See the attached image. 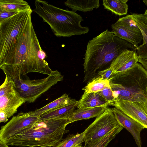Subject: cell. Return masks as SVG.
Wrapping results in <instances>:
<instances>
[{"label":"cell","mask_w":147,"mask_h":147,"mask_svg":"<svg viewBox=\"0 0 147 147\" xmlns=\"http://www.w3.org/2000/svg\"><path fill=\"white\" fill-rule=\"evenodd\" d=\"M47 57L34 29L31 14L18 36L14 49L0 62V68L14 82L30 73L49 75L53 71L45 59Z\"/></svg>","instance_id":"cell-1"},{"label":"cell","mask_w":147,"mask_h":147,"mask_svg":"<svg viewBox=\"0 0 147 147\" xmlns=\"http://www.w3.org/2000/svg\"><path fill=\"white\" fill-rule=\"evenodd\" d=\"M138 47L106 29L88 43L84 58V82L88 83L96 78L97 71L109 67L125 50L136 51Z\"/></svg>","instance_id":"cell-2"},{"label":"cell","mask_w":147,"mask_h":147,"mask_svg":"<svg viewBox=\"0 0 147 147\" xmlns=\"http://www.w3.org/2000/svg\"><path fill=\"white\" fill-rule=\"evenodd\" d=\"M69 123L65 119L39 120L11 137L6 143L20 147H54L62 140Z\"/></svg>","instance_id":"cell-3"},{"label":"cell","mask_w":147,"mask_h":147,"mask_svg":"<svg viewBox=\"0 0 147 147\" xmlns=\"http://www.w3.org/2000/svg\"><path fill=\"white\" fill-rule=\"evenodd\" d=\"M34 5L33 11L50 26L57 37L80 35L89 31L88 27L82 26L83 20L74 11L59 8L45 1L35 0Z\"/></svg>","instance_id":"cell-4"},{"label":"cell","mask_w":147,"mask_h":147,"mask_svg":"<svg viewBox=\"0 0 147 147\" xmlns=\"http://www.w3.org/2000/svg\"><path fill=\"white\" fill-rule=\"evenodd\" d=\"M109 80L115 102L147 103V71L141 64L138 63L127 71L113 75Z\"/></svg>","instance_id":"cell-5"},{"label":"cell","mask_w":147,"mask_h":147,"mask_svg":"<svg viewBox=\"0 0 147 147\" xmlns=\"http://www.w3.org/2000/svg\"><path fill=\"white\" fill-rule=\"evenodd\" d=\"M32 11L30 9L20 12L0 22V62L14 49L18 36Z\"/></svg>","instance_id":"cell-6"},{"label":"cell","mask_w":147,"mask_h":147,"mask_svg":"<svg viewBox=\"0 0 147 147\" xmlns=\"http://www.w3.org/2000/svg\"><path fill=\"white\" fill-rule=\"evenodd\" d=\"M63 76L57 70L45 78L30 80L20 79L15 82L16 88L25 102L33 103L42 94L58 82Z\"/></svg>","instance_id":"cell-7"},{"label":"cell","mask_w":147,"mask_h":147,"mask_svg":"<svg viewBox=\"0 0 147 147\" xmlns=\"http://www.w3.org/2000/svg\"><path fill=\"white\" fill-rule=\"evenodd\" d=\"M121 126L115 118L112 109L107 107L84 131L85 145L103 138Z\"/></svg>","instance_id":"cell-8"},{"label":"cell","mask_w":147,"mask_h":147,"mask_svg":"<svg viewBox=\"0 0 147 147\" xmlns=\"http://www.w3.org/2000/svg\"><path fill=\"white\" fill-rule=\"evenodd\" d=\"M25 102L18 91L15 82L5 76L0 87V110L5 112L8 118L17 111L18 108Z\"/></svg>","instance_id":"cell-9"},{"label":"cell","mask_w":147,"mask_h":147,"mask_svg":"<svg viewBox=\"0 0 147 147\" xmlns=\"http://www.w3.org/2000/svg\"><path fill=\"white\" fill-rule=\"evenodd\" d=\"M111 27L115 36L135 46L143 40L141 30L131 14L119 18Z\"/></svg>","instance_id":"cell-10"},{"label":"cell","mask_w":147,"mask_h":147,"mask_svg":"<svg viewBox=\"0 0 147 147\" xmlns=\"http://www.w3.org/2000/svg\"><path fill=\"white\" fill-rule=\"evenodd\" d=\"M40 118V117L34 115L30 112H20L1 127L0 140L6 143L12 137L34 125Z\"/></svg>","instance_id":"cell-11"},{"label":"cell","mask_w":147,"mask_h":147,"mask_svg":"<svg viewBox=\"0 0 147 147\" xmlns=\"http://www.w3.org/2000/svg\"><path fill=\"white\" fill-rule=\"evenodd\" d=\"M112 105L147 129V103L119 100Z\"/></svg>","instance_id":"cell-12"},{"label":"cell","mask_w":147,"mask_h":147,"mask_svg":"<svg viewBox=\"0 0 147 147\" xmlns=\"http://www.w3.org/2000/svg\"><path fill=\"white\" fill-rule=\"evenodd\" d=\"M115 118L131 134L138 147H142L140 132L145 127L115 107L112 109Z\"/></svg>","instance_id":"cell-13"},{"label":"cell","mask_w":147,"mask_h":147,"mask_svg":"<svg viewBox=\"0 0 147 147\" xmlns=\"http://www.w3.org/2000/svg\"><path fill=\"white\" fill-rule=\"evenodd\" d=\"M139 59L136 51L125 50L113 61L110 66L113 70V75L133 68L138 62Z\"/></svg>","instance_id":"cell-14"},{"label":"cell","mask_w":147,"mask_h":147,"mask_svg":"<svg viewBox=\"0 0 147 147\" xmlns=\"http://www.w3.org/2000/svg\"><path fill=\"white\" fill-rule=\"evenodd\" d=\"M112 105L97 92L87 93L84 92L78 101L77 107L84 109L99 107H108Z\"/></svg>","instance_id":"cell-15"},{"label":"cell","mask_w":147,"mask_h":147,"mask_svg":"<svg viewBox=\"0 0 147 147\" xmlns=\"http://www.w3.org/2000/svg\"><path fill=\"white\" fill-rule=\"evenodd\" d=\"M141 32L143 44L138 47L137 54L139 58L147 59V18L144 14H131Z\"/></svg>","instance_id":"cell-16"},{"label":"cell","mask_w":147,"mask_h":147,"mask_svg":"<svg viewBox=\"0 0 147 147\" xmlns=\"http://www.w3.org/2000/svg\"><path fill=\"white\" fill-rule=\"evenodd\" d=\"M78 101L72 99L68 104L63 107L46 112L40 116V120L53 119H65L68 117L77 107Z\"/></svg>","instance_id":"cell-17"},{"label":"cell","mask_w":147,"mask_h":147,"mask_svg":"<svg viewBox=\"0 0 147 147\" xmlns=\"http://www.w3.org/2000/svg\"><path fill=\"white\" fill-rule=\"evenodd\" d=\"M107 107H99L75 110L68 117L70 123L76 121L97 117L102 114Z\"/></svg>","instance_id":"cell-18"},{"label":"cell","mask_w":147,"mask_h":147,"mask_svg":"<svg viewBox=\"0 0 147 147\" xmlns=\"http://www.w3.org/2000/svg\"><path fill=\"white\" fill-rule=\"evenodd\" d=\"M99 1V0H68L64 2V4L75 12L77 11L86 12L98 8L100 6Z\"/></svg>","instance_id":"cell-19"},{"label":"cell","mask_w":147,"mask_h":147,"mask_svg":"<svg viewBox=\"0 0 147 147\" xmlns=\"http://www.w3.org/2000/svg\"><path fill=\"white\" fill-rule=\"evenodd\" d=\"M72 100L67 94H64L45 106L29 112L34 115L40 117L46 112L55 109L68 104Z\"/></svg>","instance_id":"cell-20"},{"label":"cell","mask_w":147,"mask_h":147,"mask_svg":"<svg viewBox=\"0 0 147 147\" xmlns=\"http://www.w3.org/2000/svg\"><path fill=\"white\" fill-rule=\"evenodd\" d=\"M128 1V0H103L102 5L105 9L120 16L127 13Z\"/></svg>","instance_id":"cell-21"},{"label":"cell","mask_w":147,"mask_h":147,"mask_svg":"<svg viewBox=\"0 0 147 147\" xmlns=\"http://www.w3.org/2000/svg\"><path fill=\"white\" fill-rule=\"evenodd\" d=\"M30 9L28 3L23 0H0V9L20 12Z\"/></svg>","instance_id":"cell-22"},{"label":"cell","mask_w":147,"mask_h":147,"mask_svg":"<svg viewBox=\"0 0 147 147\" xmlns=\"http://www.w3.org/2000/svg\"><path fill=\"white\" fill-rule=\"evenodd\" d=\"M107 87H111L110 80H105L99 76L88 83L82 90L87 93L97 92Z\"/></svg>","instance_id":"cell-23"},{"label":"cell","mask_w":147,"mask_h":147,"mask_svg":"<svg viewBox=\"0 0 147 147\" xmlns=\"http://www.w3.org/2000/svg\"><path fill=\"white\" fill-rule=\"evenodd\" d=\"M121 126L114 129L103 138L92 143L85 145L83 147H107L110 142L122 130Z\"/></svg>","instance_id":"cell-24"},{"label":"cell","mask_w":147,"mask_h":147,"mask_svg":"<svg viewBox=\"0 0 147 147\" xmlns=\"http://www.w3.org/2000/svg\"><path fill=\"white\" fill-rule=\"evenodd\" d=\"M84 132L69 135L54 147H73L84 142Z\"/></svg>","instance_id":"cell-25"},{"label":"cell","mask_w":147,"mask_h":147,"mask_svg":"<svg viewBox=\"0 0 147 147\" xmlns=\"http://www.w3.org/2000/svg\"><path fill=\"white\" fill-rule=\"evenodd\" d=\"M112 104L115 102V98L111 87H107L103 90L97 92Z\"/></svg>","instance_id":"cell-26"},{"label":"cell","mask_w":147,"mask_h":147,"mask_svg":"<svg viewBox=\"0 0 147 147\" xmlns=\"http://www.w3.org/2000/svg\"><path fill=\"white\" fill-rule=\"evenodd\" d=\"M113 70L110 67L108 68L98 72V76L105 80H109L113 74Z\"/></svg>","instance_id":"cell-27"},{"label":"cell","mask_w":147,"mask_h":147,"mask_svg":"<svg viewBox=\"0 0 147 147\" xmlns=\"http://www.w3.org/2000/svg\"><path fill=\"white\" fill-rule=\"evenodd\" d=\"M19 12H20L0 9V22L18 13Z\"/></svg>","instance_id":"cell-28"},{"label":"cell","mask_w":147,"mask_h":147,"mask_svg":"<svg viewBox=\"0 0 147 147\" xmlns=\"http://www.w3.org/2000/svg\"><path fill=\"white\" fill-rule=\"evenodd\" d=\"M7 114L3 111L0 110V122L5 123L8 120Z\"/></svg>","instance_id":"cell-29"},{"label":"cell","mask_w":147,"mask_h":147,"mask_svg":"<svg viewBox=\"0 0 147 147\" xmlns=\"http://www.w3.org/2000/svg\"><path fill=\"white\" fill-rule=\"evenodd\" d=\"M138 62L141 63L143 67L147 71V59L144 58H139Z\"/></svg>","instance_id":"cell-30"},{"label":"cell","mask_w":147,"mask_h":147,"mask_svg":"<svg viewBox=\"0 0 147 147\" xmlns=\"http://www.w3.org/2000/svg\"><path fill=\"white\" fill-rule=\"evenodd\" d=\"M8 146L5 142L0 140V147H9Z\"/></svg>","instance_id":"cell-31"},{"label":"cell","mask_w":147,"mask_h":147,"mask_svg":"<svg viewBox=\"0 0 147 147\" xmlns=\"http://www.w3.org/2000/svg\"><path fill=\"white\" fill-rule=\"evenodd\" d=\"M146 17L147 18V9L146 10L144 13V14Z\"/></svg>","instance_id":"cell-32"},{"label":"cell","mask_w":147,"mask_h":147,"mask_svg":"<svg viewBox=\"0 0 147 147\" xmlns=\"http://www.w3.org/2000/svg\"><path fill=\"white\" fill-rule=\"evenodd\" d=\"M142 1L145 5L147 6V0H143Z\"/></svg>","instance_id":"cell-33"},{"label":"cell","mask_w":147,"mask_h":147,"mask_svg":"<svg viewBox=\"0 0 147 147\" xmlns=\"http://www.w3.org/2000/svg\"><path fill=\"white\" fill-rule=\"evenodd\" d=\"M81 145H82L81 144H80L79 145H77L73 147H83Z\"/></svg>","instance_id":"cell-34"}]
</instances>
